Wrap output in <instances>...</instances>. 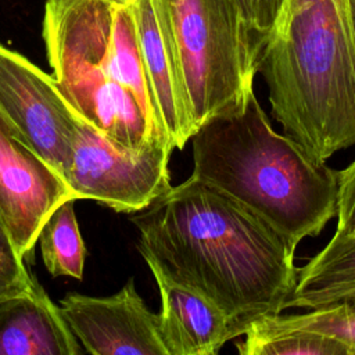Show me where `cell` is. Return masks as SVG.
Instances as JSON below:
<instances>
[{"label": "cell", "instance_id": "cell-1", "mask_svg": "<svg viewBox=\"0 0 355 355\" xmlns=\"http://www.w3.org/2000/svg\"><path fill=\"white\" fill-rule=\"evenodd\" d=\"M130 222L153 275L214 302L237 337L254 322L282 313L297 284V247L250 208L193 175Z\"/></svg>", "mask_w": 355, "mask_h": 355}, {"label": "cell", "instance_id": "cell-2", "mask_svg": "<svg viewBox=\"0 0 355 355\" xmlns=\"http://www.w3.org/2000/svg\"><path fill=\"white\" fill-rule=\"evenodd\" d=\"M42 36L53 76L85 122L128 148L171 146L144 68L133 0H46Z\"/></svg>", "mask_w": 355, "mask_h": 355}, {"label": "cell", "instance_id": "cell-3", "mask_svg": "<svg viewBox=\"0 0 355 355\" xmlns=\"http://www.w3.org/2000/svg\"><path fill=\"white\" fill-rule=\"evenodd\" d=\"M190 140L191 175L250 208L294 247L337 216V171L277 133L255 93L240 112L209 119Z\"/></svg>", "mask_w": 355, "mask_h": 355}, {"label": "cell", "instance_id": "cell-4", "mask_svg": "<svg viewBox=\"0 0 355 355\" xmlns=\"http://www.w3.org/2000/svg\"><path fill=\"white\" fill-rule=\"evenodd\" d=\"M194 129L240 112L258 73L259 55L230 0H166Z\"/></svg>", "mask_w": 355, "mask_h": 355}, {"label": "cell", "instance_id": "cell-5", "mask_svg": "<svg viewBox=\"0 0 355 355\" xmlns=\"http://www.w3.org/2000/svg\"><path fill=\"white\" fill-rule=\"evenodd\" d=\"M172 151L165 143L137 150L123 147L82 119L65 180L76 200L136 214L172 187L168 169Z\"/></svg>", "mask_w": 355, "mask_h": 355}, {"label": "cell", "instance_id": "cell-6", "mask_svg": "<svg viewBox=\"0 0 355 355\" xmlns=\"http://www.w3.org/2000/svg\"><path fill=\"white\" fill-rule=\"evenodd\" d=\"M0 116L65 179L82 118L53 75L0 44Z\"/></svg>", "mask_w": 355, "mask_h": 355}, {"label": "cell", "instance_id": "cell-7", "mask_svg": "<svg viewBox=\"0 0 355 355\" xmlns=\"http://www.w3.org/2000/svg\"><path fill=\"white\" fill-rule=\"evenodd\" d=\"M68 198L75 197L64 176L0 116V214L25 261L44 222Z\"/></svg>", "mask_w": 355, "mask_h": 355}, {"label": "cell", "instance_id": "cell-8", "mask_svg": "<svg viewBox=\"0 0 355 355\" xmlns=\"http://www.w3.org/2000/svg\"><path fill=\"white\" fill-rule=\"evenodd\" d=\"M60 309L85 352L93 355H168L159 334L158 313L151 312L135 280L108 297L68 293Z\"/></svg>", "mask_w": 355, "mask_h": 355}, {"label": "cell", "instance_id": "cell-9", "mask_svg": "<svg viewBox=\"0 0 355 355\" xmlns=\"http://www.w3.org/2000/svg\"><path fill=\"white\" fill-rule=\"evenodd\" d=\"M148 82L171 146L182 150L196 129L179 71L166 0H133Z\"/></svg>", "mask_w": 355, "mask_h": 355}, {"label": "cell", "instance_id": "cell-10", "mask_svg": "<svg viewBox=\"0 0 355 355\" xmlns=\"http://www.w3.org/2000/svg\"><path fill=\"white\" fill-rule=\"evenodd\" d=\"M83 351L60 306L36 277L28 290L0 298V355H79Z\"/></svg>", "mask_w": 355, "mask_h": 355}, {"label": "cell", "instance_id": "cell-11", "mask_svg": "<svg viewBox=\"0 0 355 355\" xmlns=\"http://www.w3.org/2000/svg\"><path fill=\"white\" fill-rule=\"evenodd\" d=\"M159 295V334L168 355H216L237 333L209 300L154 276Z\"/></svg>", "mask_w": 355, "mask_h": 355}, {"label": "cell", "instance_id": "cell-12", "mask_svg": "<svg viewBox=\"0 0 355 355\" xmlns=\"http://www.w3.org/2000/svg\"><path fill=\"white\" fill-rule=\"evenodd\" d=\"M355 297V236L337 234L297 273L284 309H313Z\"/></svg>", "mask_w": 355, "mask_h": 355}, {"label": "cell", "instance_id": "cell-13", "mask_svg": "<svg viewBox=\"0 0 355 355\" xmlns=\"http://www.w3.org/2000/svg\"><path fill=\"white\" fill-rule=\"evenodd\" d=\"M75 198L60 204L40 229L37 243L47 272L53 277L68 276L82 280L86 247L75 215Z\"/></svg>", "mask_w": 355, "mask_h": 355}, {"label": "cell", "instance_id": "cell-14", "mask_svg": "<svg viewBox=\"0 0 355 355\" xmlns=\"http://www.w3.org/2000/svg\"><path fill=\"white\" fill-rule=\"evenodd\" d=\"M241 355H352L344 341L309 330H275L251 324L236 344Z\"/></svg>", "mask_w": 355, "mask_h": 355}, {"label": "cell", "instance_id": "cell-15", "mask_svg": "<svg viewBox=\"0 0 355 355\" xmlns=\"http://www.w3.org/2000/svg\"><path fill=\"white\" fill-rule=\"evenodd\" d=\"M252 324L275 330L301 329L334 337L348 344L352 355H355V297L306 309L302 313L265 316Z\"/></svg>", "mask_w": 355, "mask_h": 355}, {"label": "cell", "instance_id": "cell-16", "mask_svg": "<svg viewBox=\"0 0 355 355\" xmlns=\"http://www.w3.org/2000/svg\"><path fill=\"white\" fill-rule=\"evenodd\" d=\"M261 58V54L273 35L286 0H230Z\"/></svg>", "mask_w": 355, "mask_h": 355}, {"label": "cell", "instance_id": "cell-17", "mask_svg": "<svg viewBox=\"0 0 355 355\" xmlns=\"http://www.w3.org/2000/svg\"><path fill=\"white\" fill-rule=\"evenodd\" d=\"M33 277L0 214V298L28 290Z\"/></svg>", "mask_w": 355, "mask_h": 355}, {"label": "cell", "instance_id": "cell-18", "mask_svg": "<svg viewBox=\"0 0 355 355\" xmlns=\"http://www.w3.org/2000/svg\"><path fill=\"white\" fill-rule=\"evenodd\" d=\"M337 234H355V159L344 169L337 171Z\"/></svg>", "mask_w": 355, "mask_h": 355}, {"label": "cell", "instance_id": "cell-19", "mask_svg": "<svg viewBox=\"0 0 355 355\" xmlns=\"http://www.w3.org/2000/svg\"><path fill=\"white\" fill-rule=\"evenodd\" d=\"M348 12H349L352 33H354V37H355V0H348Z\"/></svg>", "mask_w": 355, "mask_h": 355}, {"label": "cell", "instance_id": "cell-20", "mask_svg": "<svg viewBox=\"0 0 355 355\" xmlns=\"http://www.w3.org/2000/svg\"><path fill=\"white\" fill-rule=\"evenodd\" d=\"M352 236H355V234H352Z\"/></svg>", "mask_w": 355, "mask_h": 355}]
</instances>
